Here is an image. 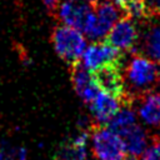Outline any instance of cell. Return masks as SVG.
Listing matches in <instances>:
<instances>
[{"mask_svg": "<svg viewBox=\"0 0 160 160\" xmlns=\"http://www.w3.org/2000/svg\"><path fill=\"white\" fill-rule=\"evenodd\" d=\"M124 75V82H128L138 95L148 92L160 80L155 62L141 54L132 55L125 66Z\"/></svg>", "mask_w": 160, "mask_h": 160, "instance_id": "obj_1", "label": "cell"}, {"mask_svg": "<svg viewBox=\"0 0 160 160\" xmlns=\"http://www.w3.org/2000/svg\"><path fill=\"white\" fill-rule=\"evenodd\" d=\"M51 42L54 50L69 66L80 61L85 48L86 40L81 31L69 25H58L51 32Z\"/></svg>", "mask_w": 160, "mask_h": 160, "instance_id": "obj_2", "label": "cell"}, {"mask_svg": "<svg viewBox=\"0 0 160 160\" xmlns=\"http://www.w3.org/2000/svg\"><path fill=\"white\" fill-rule=\"evenodd\" d=\"M92 139V152L99 160H124L126 146L124 140L101 124L90 126Z\"/></svg>", "mask_w": 160, "mask_h": 160, "instance_id": "obj_3", "label": "cell"}, {"mask_svg": "<svg viewBox=\"0 0 160 160\" xmlns=\"http://www.w3.org/2000/svg\"><path fill=\"white\" fill-rule=\"evenodd\" d=\"M94 10V21L89 30L86 31L88 38L91 40H101L104 39L111 28L125 16L124 11L110 0H100L95 5H92Z\"/></svg>", "mask_w": 160, "mask_h": 160, "instance_id": "obj_4", "label": "cell"}, {"mask_svg": "<svg viewBox=\"0 0 160 160\" xmlns=\"http://www.w3.org/2000/svg\"><path fill=\"white\" fill-rule=\"evenodd\" d=\"M55 16L64 25L86 34L94 20V10L91 4L85 0H65L59 5Z\"/></svg>", "mask_w": 160, "mask_h": 160, "instance_id": "obj_5", "label": "cell"}, {"mask_svg": "<svg viewBox=\"0 0 160 160\" xmlns=\"http://www.w3.org/2000/svg\"><path fill=\"white\" fill-rule=\"evenodd\" d=\"M121 64H108L91 72V78L98 89L105 94H109L120 101L126 95L124 75L121 72Z\"/></svg>", "mask_w": 160, "mask_h": 160, "instance_id": "obj_6", "label": "cell"}, {"mask_svg": "<svg viewBox=\"0 0 160 160\" xmlns=\"http://www.w3.org/2000/svg\"><path fill=\"white\" fill-rule=\"evenodd\" d=\"M122 52L106 41H98L85 49L82 64L89 71H94L108 64H121Z\"/></svg>", "mask_w": 160, "mask_h": 160, "instance_id": "obj_7", "label": "cell"}, {"mask_svg": "<svg viewBox=\"0 0 160 160\" xmlns=\"http://www.w3.org/2000/svg\"><path fill=\"white\" fill-rule=\"evenodd\" d=\"M104 41L116 48L121 52L132 50L139 41V34L135 28V24L132 22V19L126 15L122 16L111 28V30L105 36Z\"/></svg>", "mask_w": 160, "mask_h": 160, "instance_id": "obj_8", "label": "cell"}, {"mask_svg": "<svg viewBox=\"0 0 160 160\" xmlns=\"http://www.w3.org/2000/svg\"><path fill=\"white\" fill-rule=\"evenodd\" d=\"M69 70H70L71 82L76 94L82 99L85 104L90 105L100 92V90L98 89V86L95 85L91 78V72L88 70V68L84 64H81V61L70 65Z\"/></svg>", "mask_w": 160, "mask_h": 160, "instance_id": "obj_9", "label": "cell"}, {"mask_svg": "<svg viewBox=\"0 0 160 160\" xmlns=\"http://www.w3.org/2000/svg\"><path fill=\"white\" fill-rule=\"evenodd\" d=\"M98 124H106L120 109V100L100 91L94 101L89 105Z\"/></svg>", "mask_w": 160, "mask_h": 160, "instance_id": "obj_10", "label": "cell"}, {"mask_svg": "<svg viewBox=\"0 0 160 160\" xmlns=\"http://www.w3.org/2000/svg\"><path fill=\"white\" fill-rule=\"evenodd\" d=\"M119 136L124 140L128 152L131 155H135L138 158L140 155H142V152L148 148L146 132L136 122L134 125L129 126L128 129H125L124 131H121L119 134Z\"/></svg>", "mask_w": 160, "mask_h": 160, "instance_id": "obj_11", "label": "cell"}, {"mask_svg": "<svg viewBox=\"0 0 160 160\" xmlns=\"http://www.w3.org/2000/svg\"><path fill=\"white\" fill-rule=\"evenodd\" d=\"M139 54L154 62H160V24L151 25L146 29L140 41Z\"/></svg>", "mask_w": 160, "mask_h": 160, "instance_id": "obj_12", "label": "cell"}, {"mask_svg": "<svg viewBox=\"0 0 160 160\" xmlns=\"http://www.w3.org/2000/svg\"><path fill=\"white\" fill-rule=\"evenodd\" d=\"M88 131H82L68 141L55 159L59 160H86V142H88Z\"/></svg>", "mask_w": 160, "mask_h": 160, "instance_id": "obj_13", "label": "cell"}, {"mask_svg": "<svg viewBox=\"0 0 160 160\" xmlns=\"http://www.w3.org/2000/svg\"><path fill=\"white\" fill-rule=\"evenodd\" d=\"M141 119L152 126H160V94H148L140 105Z\"/></svg>", "mask_w": 160, "mask_h": 160, "instance_id": "obj_14", "label": "cell"}, {"mask_svg": "<svg viewBox=\"0 0 160 160\" xmlns=\"http://www.w3.org/2000/svg\"><path fill=\"white\" fill-rule=\"evenodd\" d=\"M135 121V112L131 110L129 104H122V108L119 109V111L105 124L108 129L114 131L115 134H120L129 126L134 125Z\"/></svg>", "mask_w": 160, "mask_h": 160, "instance_id": "obj_15", "label": "cell"}, {"mask_svg": "<svg viewBox=\"0 0 160 160\" xmlns=\"http://www.w3.org/2000/svg\"><path fill=\"white\" fill-rule=\"evenodd\" d=\"M0 160H26V151L24 148H1Z\"/></svg>", "mask_w": 160, "mask_h": 160, "instance_id": "obj_16", "label": "cell"}, {"mask_svg": "<svg viewBox=\"0 0 160 160\" xmlns=\"http://www.w3.org/2000/svg\"><path fill=\"white\" fill-rule=\"evenodd\" d=\"M142 160H160V139L154 140V142L145 149Z\"/></svg>", "mask_w": 160, "mask_h": 160, "instance_id": "obj_17", "label": "cell"}, {"mask_svg": "<svg viewBox=\"0 0 160 160\" xmlns=\"http://www.w3.org/2000/svg\"><path fill=\"white\" fill-rule=\"evenodd\" d=\"M149 19L160 18V0H145Z\"/></svg>", "mask_w": 160, "mask_h": 160, "instance_id": "obj_18", "label": "cell"}, {"mask_svg": "<svg viewBox=\"0 0 160 160\" xmlns=\"http://www.w3.org/2000/svg\"><path fill=\"white\" fill-rule=\"evenodd\" d=\"M42 2L45 5L48 12L50 15H54L55 16L56 15V11H58V8L60 5V0H42Z\"/></svg>", "mask_w": 160, "mask_h": 160, "instance_id": "obj_19", "label": "cell"}, {"mask_svg": "<svg viewBox=\"0 0 160 160\" xmlns=\"http://www.w3.org/2000/svg\"><path fill=\"white\" fill-rule=\"evenodd\" d=\"M112 1H114V2H115V4L121 9V8H122V6H124L129 0H112Z\"/></svg>", "mask_w": 160, "mask_h": 160, "instance_id": "obj_20", "label": "cell"}, {"mask_svg": "<svg viewBox=\"0 0 160 160\" xmlns=\"http://www.w3.org/2000/svg\"><path fill=\"white\" fill-rule=\"evenodd\" d=\"M124 160H139V159H138V156H135V155H131V154H130V155H126Z\"/></svg>", "mask_w": 160, "mask_h": 160, "instance_id": "obj_21", "label": "cell"}, {"mask_svg": "<svg viewBox=\"0 0 160 160\" xmlns=\"http://www.w3.org/2000/svg\"><path fill=\"white\" fill-rule=\"evenodd\" d=\"M88 1H89V2H90V4H91V6H92V5H95V4H96V2H99V1H100V0H88Z\"/></svg>", "mask_w": 160, "mask_h": 160, "instance_id": "obj_22", "label": "cell"}, {"mask_svg": "<svg viewBox=\"0 0 160 160\" xmlns=\"http://www.w3.org/2000/svg\"><path fill=\"white\" fill-rule=\"evenodd\" d=\"M54 160H59V159H54Z\"/></svg>", "mask_w": 160, "mask_h": 160, "instance_id": "obj_23", "label": "cell"}]
</instances>
